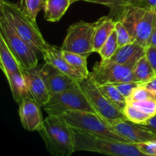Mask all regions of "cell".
<instances>
[{"label": "cell", "instance_id": "obj_1", "mask_svg": "<svg viewBox=\"0 0 156 156\" xmlns=\"http://www.w3.org/2000/svg\"><path fill=\"white\" fill-rule=\"evenodd\" d=\"M38 133L51 155L69 156L76 152L75 130L62 116L48 114Z\"/></svg>", "mask_w": 156, "mask_h": 156}, {"label": "cell", "instance_id": "obj_2", "mask_svg": "<svg viewBox=\"0 0 156 156\" xmlns=\"http://www.w3.org/2000/svg\"><path fill=\"white\" fill-rule=\"evenodd\" d=\"M0 15H2L15 31L41 53L48 49L50 44L45 41L36 21L32 19L18 4L9 0H0Z\"/></svg>", "mask_w": 156, "mask_h": 156}, {"label": "cell", "instance_id": "obj_3", "mask_svg": "<svg viewBox=\"0 0 156 156\" xmlns=\"http://www.w3.org/2000/svg\"><path fill=\"white\" fill-rule=\"evenodd\" d=\"M156 15V7L145 9L127 4L116 21H120L129 30L134 42L146 48L149 45Z\"/></svg>", "mask_w": 156, "mask_h": 156}, {"label": "cell", "instance_id": "obj_4", "mask_svg": "<svg viewBox=\"0 0 156 156\" xmlns=\"http://www.w3.org/2000/svg\"><path fill=\"white\" fill-rule=\"evenodd\" d=\"M76 151H87L114 156H143L134 143L92 135L75 129Z\"/></svg>", "mask_w": 156, "mask_h": 156}, {"label": "cell", "instance_id": "obj_5", "mask_svg": "<svg viewBox=\"0 0 156 156\" xmlns=\"http://www.w3.org/2000/svg\"><path fill=\"white\" fill-rule=\"evenodd\" d=\"M62 116L66 120L67 123L75 129L92 135L127 142L123 137L113 131L109 124L96 113L70 111L64 113Z\"/></svg>", "mask_w": 156, "mask_h": 156}, {"label": "cell", "instance_id": "obj_6", "mask_svg": "<svg viewBox=\"0 0 156 156\" xmlns=\"http://www.w3.org/2000/svg\"><path fill=\"white\" fill-rule=\"evenodd\" d=\"M42 108L50 115L62 116L64 113L70 111L96 113L81 88L80 84L67 91L52 96Z\"/></svg>", "mask_w": 156, "mask_h": 156}, {"label": "cell", "instance_id": "obj_7", "mask_svg": "<svg viewBox=\"0 0 156 156\" xmlns=\"http://www.w3.org/2000/svg\"><path fill=\"white\" fill-rule=\"evenodd\" d=\"M0 36L2 37L24 70H30L37 67V50L17 34L5 18L1 15Z\"/></svg>", "mask_w": 156, "mask_h": 156}, {"label": "cell", "instance_id": "obj_8", "mask_svg": "<svg viewBox=\"0 0 156 156\" xmlns=\"http://www.w3.org/2000/svg\"><path fill=\"white\" fill-rule=\"evenodd\" d=\"M95 22L80 21L73 24L67 30L61 50L88 57L93 52V39Z\"/></svg>", "mask_w": 156, "mask_h": 156}, {"label": "cell", "instance_id": "obj_9", "mask_svg": "<svg viewBox=\"0 0 156 156\" xmlns=\"http://www.w3.org/2000/svg\"><path fill=\"white\" fill-rule=\"evenodd\" d=\"M79 84L95 112L108 124L117 120H127L123 111L116 108L104 95L91 76L79 82Z\"/></svg>", "mask_w": 156, "mask_h": 156}, {"label": "cell", "instance_id": "obj_10", "mask_svg": "<svg viewBox=\"0 0 156 156\" xmlns=\"http://www.w3.org/2000/svg\"><path fill=\"white\" fill-rule=\"evenodd\" d=\"M138 60L135 59L125 64L110 63L101 60L95 64L90 76L98 85L134 82L133 70Z\"/></svg>", "mask_w": 156, "mask_h": 156}, {"label": "cell", "instance_id": "obj_11", "mask_svg": "<svg viewBox=\"0 0 156 156\" xmlns=\"http://www.w3.org/2000/svg\"><path fill=\"white\" fill-rule=\"evenodd\" d=\"M113 131L131 143L156 140V133L138 123L128 120H117L109 124Z\"/></svg>", "mask_w": 156, "mask_h": 156}, {"label": "cell", "instance_id": "obj_12", "mask_svg": "<svg viewBox=\"0 0 156 156\" xmlns=\"http://www.w3.org/2000/svg\"><path fill=\"white\" fill-rule=\"evenodd\" d=\"M41 108L31 98L24 99L19 104L18 114L24 129L30 132H38L44 123Z\"/></svg>", "mask_w": 156, "mask_h": 156}, {"label": "cell", "instance_id": "obj_13", "mask_svg": "<svg viewBox=\"0 0 156 156\" xmlns=\"http://www.w3.org/2000/svg\"><path fill=\"white\" fill-rule=\"evenodd\" d=\"M41 69L51 97L79 85L77 80L58 71L48 64L45 63Z\"/></svg>", "mask_w": 156, "mask_h": 156}, {"label": "cell", "instance_id": "obj_14", "mask_svg": "<svg viewBox=\"0 0 156 156\" xmlns=\"http://www.w3.org/2000/svg\"><path fill=\"white\" fill-rule=\"evenodd\" d=\"M24 76L31 98L43 107L49 101L51 95L44 80L42 69H38L37 67L33 69L24 70Z\"/></svg>", "mask_w": 156, "mask_h": 156}, {"label": "cell", "instance_id": "obj_15", "mask_svg": "<svg viewBox=\"0 0 156 156\" xmlns=\"http://www.w3.org/2000/svg\"><path fill=\"white\" fill-rule=\"evenodd\" d=\"M45 63L51 66L58 71L71 76L72 78L81 82L87 79L82 73L73 68L62 55L61 48H57L55 46H49L48 49L43 53Z\"/></svg>", "mask_w": 156, "mask_h": 156}, {"label": "cell", "instance_id": "obj_16", "mask_svg": "<svg viewBox=\"0 0 156 156\" xmlns=\"http://www.w3.org/2000/svg\"><path fill=\"white\" fill-rule=\"evenodd\" d=\"M145 54L146 48L136 42H133L131 44L119 47L114 54L109 59L102 61L110 63L125 64L135 59H140Z\"/></svg>", "mask_w": 156, "mask_h": 156}, {"label": "cell", "instance_id": "obj_17", "mask_svg": "<svg viewBox=\"0 0 156 156\" xmlns=\"http://www.w3.org/2000/svg\"><path fill=\"white\" fill-rule=\"evenodd\" d=\"M115 30V21L108 15L95 21L93 39V52L98 53L103 44Z\"/></svg>", "mask_w": 156, "mask_h": 156}, {"label": "cell", "instance_id": "obj_18", "mask_svg": "<svg viewBox=\"0 0 156 156\" xmlns=\"http://www.w3.org/2000/svg\"><path fill=\"white\" fill-rule=\"evenodd\" d=\"M9 82L12 97L15 102L20 104L23 100L31 98L29 93L24 73H4Z\"/></svg>", "mask_w": 156, "mask_h": 156}, {"label": "cell", "instance_id": "obj_19", "mask_svg": "<svg viewBox=\"0 0 156 156\" xmlns=\"http://www.w3.org/2000/svg\"><path fill=\"white\" fill-rule=\"evenodd\" d=\"M0 66L3 73H24V71L2 36H0Z\"/></svg>", "mask_w": 156, "mask_h": 156}, {"label": "cell", "instance_id": "obj_20", "mask_svg": "<svg viewBox=\"0 0 156 156\" xmlns=\"http://www.w3.org/2000/svg\"><path fill=\"white\" fill-rule=\"evenodd\" d=\"M71 4V0H47L44 8V18L50 22L59 21Z\"/></svg>", "mask_w": 156, "mask_h": 156}, {"label": "cell", "instance_id": "obj_21", "mask_svg": "<svg viewBox=\"0 0 156 156\" xmlns=\"http://www.w3.org/2000/svg\"><path fill=\"white\" fill-rule=\"evenodd\" d=\"M134 82L144 84L156 76V72L146 58V54L142 56L136 63L133 70Z\"/></svg>", "mask_w": 156, "mask_h": 156}, {"label": "cell", "instance_id": "obj_22", "mask_svg": "<svg viewBox=\"0 0 156 156\" xmlns=\"http://www.w3.org/2000/svg\"><path fill=\"white\" fill-rule=\"evenodd\" d=\"M104 95L116 107L123 112L126 105V98L120 92L114 84H105L98 85Z\"/></svg>", "mask_w": 156, "mask_h": 156}, {"label": "cell", "instance_id": "obj_23", "mask_svg": "<svg viewBox=\"0 0 156 156\" xmlns=\"http://www.w3.org/2000/svg\"><path fill=\"white\" fill-rule=\"evenodd\" d=\"M62 53L64 58L73 68L82 73L85 78H88L90 76V73L88 69V63H87L88 57H85L78 53H73V52L65 51V50H62Z\"/></svg>", "mask_w": 156, "mask_h": 156}, {"label": "cell", "instance_id": "obj_24", "mask_svg": "<svg viewBox=\"0 0 156 156\" xmlns=\"http://www.w3.org/2000/svg\"><path fill=\"white\" fill-rule=\"evenodd\" d=\"M46 1L47 0H19L18 5L32 19L36 21L39 12L44 9Z\"/></svg>", "mask_w": 156, "mask_h": 156}, {"label": "cell", "instance_id": "obj_25", "mask_svg": "<svg viewBox=\"0 0 156 156\" xmlns=\"http://www.w3.org/2000/svg\"><path fill=\"white\" fill-rule=\"evenodd\" d=\"M123 114L128 120L138 124H143L146 123L152 117L129 103H126V107L123 110Z\"/></svg>", "mask_w": 156, "mask_h": 156}, {"label": "cell", "instance_id": "obj_26", "mask_svg": "<svg viewBox=\"0 0 156 156\" xmlns=\"http://www.w3.org/2000/svg\"><path fill=\"white\" fill-rule=\"evenodd\" d=\"M78 1H84L87 2L95 3V4L108 6L111 9L109 16L112 18L114 21H116L123 7L128 4L126 0H76V2Z\"/></svg>", "mask_w": 156, "mask_h": 156}, {"label": "cell", "instance_id": "obj_27", "mask_svg": "<svg viewBox=\"0 0 156 156\" xmlns=\"http://www.w3.org/2000/svg\"><path fill=\"white\" fill-rule=\"evenodd\" d=\"M118 47L119 45L117 42V34L114 30L99 50L98 54L101 56V60L109 59L114 54Z\"/></svg>", "mask_w": 156, "mask_h": 156}, {"label": "cell", "instance_id": "obj_28", "mask_svg": "<svg viewBox=\"0 0 156 156\" xmlns=\"http://www.w3.org/2000/svg\"><path fill=\"white\" fill-rule=\"evenodd\" d=\"M148 98H156V96L143 85L140 84L126 99V103L142 101Z\"/></svg>", "mask_w": 156, "mask_h": 156}, {"label": "cell", "instance_id": "obj_29", "mask_svg": "<svg viewBox=\"0 0 156 156\" xmlns=\"http://www.w3.org/2000/svg\"><path fill=\"white\" fill-rule=\"evenodd\" d=\"M115 31L117 34L119 47L134 42L133 38L131 36L129 30L126 28V27L120 21H115Z\"/></svg>", "mask_w": 156, "mask_h": 156}, {"label": "cell", "instance_id": "obj_30", "mask_svg": "<svg viewBox=\"0 0 156 156\" xmlns=\"http://www.w3.org/2000/svg\"><path fill=\"white\" fill-rule=\"evenodd\" d=\"M151 117L156 116V98H148L142 101L129 103Z\"/></svg>", "mask_w": 156, "mask_h": 156}, {"label": "cell", "instance_id": "obj_31", "mask_svg": "<svg viewBox=\"0 0 156 156\" xmlns=\"http://www.w3.org/2000/svg\"><path fill=\"white\" fill-rule=\"evenodd\" d=\"M135 145L143 155L156 156V140L136 143Z\"/></svg>", "mask_w": 156, "mask_h": 156}, {"label": "cell", "instance_id": "obj_32", "mask_svg": "<svg viewBox=\"0 0 156 156\" xmlns=\"http://www.w3.org/2000/svg\"><path fill=\"white\" fill-rule=\"evenodd\" d=\"M114 85L117 87V89L120 91V92L127 99L131 94V93L133 92V91L140 85V83L136 82H126L116 83Z\"/></svg>", "mask_w": 156, "mask_h": 156}, {"label": "cell", "instance_id": "obj_33", "mask_svg": "<svg viewBox=\"0 0 156 156\" xmlns=\"http://www.w3.org/2000/svg\"><path fill=\"white\" fill-rule=\"evenodd\" d=\"M146 56L156 72V46L149 45L146 47Z\"/></svg>", "mask_w": 156, "mask_h": 156}, {"label": "cell", "instance_id": "obj_34", "mask_svg": "<svg viewBox=\"0 0 156 156\" xmlns=\"http://www.w3.org/2000/svg\"><path fill=\"white\" fill-rule=\"evenodd\" d=\"M141 126H143V127L147 128L149 130L152 131L153 133H156V116L155 117H152L148 120L146 123H143V124H140Z\"/></svg>", "mask_w": 156, "mask_h": 156}, {"label": "cell", "instance_id": "obj_35", "mask_svg": "<svg viewBox=\"0 0 156 156\" xmlns=\"http://www.w3.org/2000/svg\"><path fill=\"white\" fill-rule=\"evenodd\" d=\"M141 85H143V86L146 87L148 90H149L151 92L153 93V94L156 96V76L154 77L152 79H151L150 81L146 82V83L141 84Z\"/></svg>", "mask_w": 156, "mask_h": 156}, {"label": "cell", "instance_id": "obj_36", "mask_svg": "<svg viewBox=\"0 0 156 156\" xmlns=\"http://www.w3.org/2000/svg\"><path fill=\"white\" fill-rule=\"evenodd\" d=\"M137 6H140L141 8H145V9L155 8L156 7V0H143L140 4L137 5Z\"/></svg>", "mask_w": 156, "mask_h": 156}, {"label": "cell", "instance_id": "obj_37", "mask_svg": "<svg viewBox=\"0 0 156 156\" xmlns=\"http://www.w3.org/2000/svg\"><path fill=\"white\" fill-rule=\"evenodd\" d=\"M149 45L156 46V15H155V24H154L153 30H152V35H151L150 41H149Z\"/></svg>", "mask_w": 156, "mask_h": 156}, {"label": "cell", "instance_id": "obj_38", "mask_svg": "<svg viewBox=\"0 0 156 156\" xmlns=\"http://www.w3.org/2000/svg\"><path fill=\"white\" fill-rule=\"evenodd\" d=\"M127 3L129 5H137L138 4H140L142 1L143 0H126Z\"/></svg>", "mask_w": 156, "mask_h": 156}, {"label": "cell", "instance_id": "obj_39", "mask_svg": "<svg viewBox=\"0 0 156 156\" xmlns=\"http://www.w3.org/2000/svg\"><path fill=\"white\" fill-rule=\"evenodd\" d=\"M71 1H72V2H73V3L76 2V0H71Z\"/></svg>", "mask_w": 156, "mask_h": 156}]
</instances>
